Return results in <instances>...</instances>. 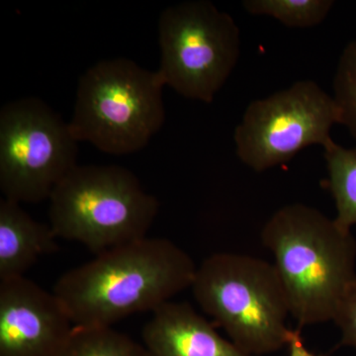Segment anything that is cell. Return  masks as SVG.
I'll list each match as a JSON object with an SVG mask.
<instances>
[{
	"label": "cell",
	"mask_w": 356,
	"mask_h": 356,
	"mask_svg": "<svg viewBox=\"0 0 356 356\" xmlns=\"http://www.w3.org/2000/svg\"><path fill=\"white\" fill-rule=\"evenodd\" d=\"M332 97L341 111V124L356 140V41L348 44L339 58Z\"/></svg>",
	"instance_id": "obj_15"
},
{
	"label": "cell",
	"mask_w": 356,
	"mask_h": 356,
	"mask_svg": "<svg viewBox=\"0 0 356 356\" xmlns=\"http://www.w3.org/2000/svg\"><path fill=\"white\" fill-rule=\"evenodd\" d=\"M261 241L275 259L290 315L301 327L334 321L356 282V242L350 229L296 203L269 218Z\"/></svg>",
	"instance_id": "obj_2"
},
{
	"label": "cell",
	"mask_w": 356,
	"mask_h": 356,
	"mask_svg": "<svg viewBox=\"0 0 356 356\" xmlns=\"http://www.w3.org/2000/svg\"><path fill=\"white\" fill-rule=\"evenodd\" d=\"M196 270L177 243L146 236L70 269L53 292L74 325L113 327L134 314L156 310L191 287Z\"/></svg>",
	"instance_id": "obj_1"
},
{
	"label": "cell",
	"mask_w": 356,
	"mask_h": 356,
	"mask_svg": "<svg viewBox=\"0 0 356 356\" xmlns=\"http://www.w3.org/2000/svg\"><path fill=\"white\" fill-rule=\"evenodd\" d=\"M163 86L156 70L128 58L96 63L77 84L72 135L115 156L144 149L165 123Z\"/></svg>",
	"instance_id": "obj_5"
},
{
	"label": "cell",
	"mask_w": 356,
	"mask_h": 356,
	"mask_svg": "<svg viewBox=\"0 0 356 356\" xmlns=\"http://www.w3.org/2000/svg\"><path fill=\"white\" fill-rule=\"evenodd\" d=\"M191 289L201 309L248 355H268L287 346L289 305L273 264L219 252L197 266Z\"/></svg>",
	"instance_id": "obj_3"
},
{
	"label": "cell",
	"mask_w": 356,
	"mask_h": 356,
	"mask_svg": "<svg viewBox=\"0 0 356 356\" xmlns=\"http://www.w3.org/2000/svg\"><path fill=\"white\" fill-rule=\"evenodd\" d=\"M243 8L252 15L269 16L290 28H310L329 15L331 0H245Z\"/></svg>",
	"instance_id": "obj_14"
},
{
	"label": "cell",
	"mask_w": 356,
	"mask_h": 356,
	"mask_svg": "<svg viewBox=\"0 0 356 356\" xmlns=\"http://www.w3.org/2000/svg\"><path fill=\"white\" fill-rule=\"evenodd\" d=\"M57 236L50 224L33 219L9 199L0 200V281L25 277L44 255L57 250Z\"/></svg>",
	"instance_id": "obj_11"
},
{
	"label": "cell",
	"mask_w": 356,
	"mask_h": 356,
	"mask_svg": "<svg viewBox=\"0 0 356 356\" xmlns=\"http://www.w3.org/2000/svg\"><path fill=\"white\" fill-rule=\"evenodd\" d=\"M60 356H149L144 344L113 327L74 325Z\"/></svg>",
	"instance_id": "obj_13"
},
{
	"label": "cell",
	"mask_w": 356,
	"mask_h": 356,
	"mask_svg": "<svg viewBox=\"0 0 356 356\" xmlns=\"http://www.w3.org/2000/svg\"><path fill=\"white\" fill-rule=\"evenodd\" d=\"M149 356H252L220 336L186 302H168L153 312L143 330Z\"/></svg>",
	"instance_id": "obj_10"
},
{
	"label": "cell",
	"mask_w": 356,
	"mask_h": 356,
	"mask_svg": "<svg viewBox=\"0 0 356 356\" xmlns=\"http://www.w3.org/2000/svg\"><path fill=\"white\" fill-rule=\"evenodd\" d=\"M163 84L188 99L211 103L235 69L240 30L228 13L207 0L168 7L159 19Z\"/></svg>",
	"instance_id": "obj_6"
},
{
	"label": "cell",
	"mask_w": 356,
	"mask_h": 356,
	"mask_svg": "<svg viewBox=\"0 0 356 356\" xmlns=\"http://www.w3.org/2000/svg\"><path fill=\"white\" fill-rule=\"evenodd\" d=\"M334 322L341 332V343L356 350V282L337 309Z\"/></svg>",
	"instance_id": "obj_16"
},
{
	"label": "cell",
	"mask_w": 356,
	"mask_h": 356,
	"mask_svg": "<svg viewBox=\"0 0 356 356\" xmlns=\"http://www.w3.org/2000/svg\"><path fill=\"white\" fill-rule=\"evenodd\" d=\"M74 329L55 293L26 277L0 281V356H60Z\"/></svg>",
	"instance_id": "obj_9"
},
{
	"label": "cell",
	"mask_w": 356,
	"mask_h": 356,
	"mask_svg": "<svg viewBox=\"0 0 356 356\" xmlns=\"http://www.w3.org/2000/svg\"><path fill=\"white\" fill-rule=\"evenodd\" d=\"M287 346L289 348V356H322L315 355L306 348L298 330L292 331Z\"/></svg>",
	"instance_id": "obj_17"
},
{
	"label": "cell",
	"mask_w": 356,
	"mask_h": 356,
	"mask_svg": "<svg viewBox=\"0 0 356 356\" xmlns=\"http://www.w3.org/2000/svg\"><path fill=\"white\" fill-rule=\"evenodd\" d=\"M336 124L341 111L334 97L314 81H297L248 105L234 135L236 154L248 168L264 172L312 145L327 146Z\"/></svg>",
	"instance_id": "obj_8"
},
{
	"label": "cell",
	"mask_w": 356,
	"mask_h": 356,
	"mask_svg": "<svg viewBox=\"0 0 356 356\" xmlns=\"http://www.w3.org/2000/svg\"><path fill=\"white\" fill-rule=\"evenodd\" d=\"M327 168V186L334 203L341 228L356 225V147L346 149L334 140L324 147Z\"/></svg>",
	"instance_id": "obj_12"
},
{
	"label": "cell",
	"mask_w": 356,
	"mask_h": 356,
	"mask_svg": "<svg viewBox=\"0 0 356 356\" xmlns=\"http://www.w3.org/2000/svg\"><path fill=\"white\" fill-rule=\"evenodd\" d=\"M69 123L39 98L6 103L0 110V189L4 198L38 203L77 165Z\"/></svg>",
	"instance_id": "obj_7"
},
{
	"label": "cell",
	"mask_w": 356,
	"mask_h": 356,
	"mask_svg": "<svg viewBox=\"0 0 356 356\" xmlns=\"http://www.w3.org/2000/svg\"><path fill=\"white\" fill-rule=\"evenodd\" d=\"M49 218L57 238L96 254L146 238L159 201L131 170L77 165L51 194Z\"/></svg>",
	"instance_id": "obj_4"
}]
</instances>
